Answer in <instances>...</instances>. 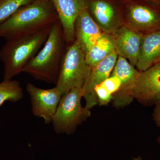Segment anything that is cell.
<instances>
[{
	"label": "cell",
	"mask_w": 160,
	"mask_h": 160,
	"mask_svg": "<svg viewBox=\"0 0 160 160\" xmlns=\"http://www.w3.org/2000/svg\"><path fill=\"white\" fill-rule=\"evenodd\" d=\"M118 57L117 53L114 52L91 68L82 87L83 98L86 101L85 106L88 109H91L98 104L95 88L111 75Z\"/></svg>",
	"instance_id": "obj_10"
},
{
	"label": "cell",
	"mask_w": 160,
	"mask_h": 160,
	"mask_svg": "<svg viewBox=\"0 0 160 160\" xmlns=\"http://www.w3.org/2000/svg\"><path fill=\"white\" fill-rule=\"evenodd\" d=\"M113 37L118 56L128 60L134 67L136 66L142 36L131 28L123 26L114 32Z\"/></svg>",
	"instance_id": "obj_11"
},
{
	"label": "cell",
	"mask_w": 160,
	"mask_h": 160,
	"mask_svg": "<svg viewBox=\"0 0 160 160\" xmlns=\"http://www.w3.org/2000/svg\"><path fill=\"white\" fill-rule=\"evenodd\" d=\"M140 72L128 60L118 56L111 74L120 79L121 86L118 91L113 95L111 102L116 109H123L130 105L134 99L133 90Z\"/></svg>",
	"instance_id": "obj_6"
},
{
	"label": "cell",
	"mask_w": 160,
	"mask_h": 160,
	"mask_svg": "<svg viewBox=\"0 0 160 160\" xmlns=\"http://www.w3.org/2000/svg\"><path fill=\"white\" fill-rule=\"evenodd\" d=\"M90 69L85 53L75 40L65 50L55 87L62 96L73 88L82 87Z\"/></svg>",
	"instance_id": "obj_5"
},
{
	"label": "cell",
	"mask_w": 160,
	"mask_h": 160,
	"mask_svg": "<svg viewBox=\"0 0 160 160\" xmlns=\"http://www.w3.org/2000/svg\"><path fill=\"white\" fill-rule=\"evenodd\" d=\"M160 57V31L142 36L136 67L142 71L153 65Z\"/></svg>",
	"instance_id": "obj_14"
},
{
	"label": "cell",
	"mask_w": 160,
	"mask_h": 160,
	"mask_svg": "<svg viewBox=\"0 0 160 160\" xmlns=\"http://www.w3.org/2000/svg\"><path fill=\"white\" fill-rule=\"evenodd\" d=\"M58 18L66 44L75 40V22L86 0H49Z\"/></svg>",
	"instance_id": "obj_9"
},
{
	"label": "cell",
	"mask_w": 160,
	"mask_h": 160,
	"mask_svg": "<svg viewBox=\"0 0 160 160\" xmlns=\"http://www.w3.org/2000/svg\"><path fill=\"white\" fill-rule=\"evenodd\" d=\"M26 89L30 97L33 115L43 118L46 125L51 123L62 97L60 92L55 86L43 89L29 82Z\"/></svg>",
	"instance_id": "obj_7"
},
{
	"label": "cell",
	"mask_w": 160,
	"mask_h": 160,
	"mask_svg": "<svg viewBox=\"0 0 160 160\" xmlns=\"http://www.w3.org/2000/svg\"><path fill=\"white\" fill-rule=\"evenodd\" d=\"M82 87L73 88L62 97L52 122L56 133L73 134L91 116L90 109L82 106Z\"/></svg>",
	"instance_id": "obj_4"
},
{
	"label": "cell",
	"mask_w": 160,
	"mask_h": 160,
	"mask_svg": "<svg viewBox=\"0 0 160 160\" xmlns=\"http://www.w3.org/2000/svg\"><path fill=\"white\" fill-rule=\"evenodd\" d=\"M115 51L113 36L103 32L94 46L85 53L86 63L92 68Z\"/></svg>",
	"instance_id": "obj_15"
},
{
	"label": "cell",
	"mask_w": 160,
	"mask_h": 160,
	"mask_svg": "<svg viewBox=\"0 0 160 160\" xmlns=\"http://www.w3.org/2000/svg\"><path fill=\"white\" fill-rule=\"evenodd\" d=\"M157 140L158 144L160 146V135L159 136H158L157 139Z\"/></svg>",
	"instance_id": "obj_22"
},
{
	"label": "cell",
	"mask_w": 160,
	"mask_h": 160,
	"mask_svg": "<svg viewBox=\"0 0 160 160\" xmlns=\"http://www.w3.org/2000/svg\"><path fill=\"white\" fill-rule=\"evenodd\" d=\"M87 2L88 10L100 29L107 33L114 31L116 13L111 3L104 0H92Z\"/></svg>",
	"instance_id": "obj_13"
},
{
	"label": "cell",
	"mask_w": 160,
	"mask_h": 160,
	"mask_svg": "<svg viewBox=\"0 0 160 160\" xmlns=\"http://www.w3.org/2000/svg\"><path fill=\"white\" fill-rule=\"evenodd\" d=\"M130 160H143L141 156H138L137 157L133 158Z\"/></svg>",
	"instance_id": "obj_21"
},
{
	"label": "cell",
	"mask_w": 160,
	"mask_h": 160,
	"mask_svg": "<svg viewBox=\"0 0 160 160\" xmlns=\"http://www.w3.org/2000/svg\"><path fill=\"white\" fill-rule=\"evenodd\" d=\"M58 18L49 0H35L0 24V38L8 40L52 26Z\"/></svg>",
	"instance_id": "obj_1"
},
{
	"label": "cell",
	"mask_w": 160,
	"mask_h": 160,
	"mask_svg": "<svg viewBox=\"0 0 160 160\" xmlns=\"http://www.w3.org/2000/svg\"><path fill=\"white\" fill-rule=\"evenodd\" d=\"M128 17L131 24L135 27L141 29L151 27L158 21L157 14L152 9L143 5L130 6Z\"/></svg>",
	"instance_id": "obj_16"
},
{
	"label": "cell",
	"mask_w": 160,
	"mask_h": 160,
	"mask_svg": "<svg viewBox=\"0 0 160 160\" xmlns=\"http://www.w3.org/2000/svg\"><path fill=\"white\" fill-rule=\"evenodd\" d=\"M99 85L106 93L113 97V95L120 89L121 82L117 77L111 75L108 78Z\"/></svg>",
	"instance_id": "obj_19"
},
{
	"label": "cell",
	"mask_w": 160,
	"mask_h": 160,
	"mask_svg": "<svg viewBox=\"0 0 160 160\" xmlns=\"http://www.w3.org/2000/svg\"><path fill=\"white\" fill-rule=\"evenodd\" d=\"M52 26L6 40L0 50V61L4 66L3 80H11L22 72L46 42Z\"/></svg>",
	"instance_id": "obj_3"
},
{
	"label": "cell",
	"mask_w": 160,
	"mask_h": 160,
	"mask_svg": "<svg viewBox=\"0 0 160 160\" xmlns=\"http://www.w3.org/2000/svg\"><path fill=\"white\" fill-rule=\"evenodd\" d=\"M152 117L155 125L160 128V99L155 105Z\"/></svg>",
	"instance_id": "obj_20"
},
{
	"label": "cell",
	"mask_w": 160,
	"mask_h": 160,
	"mask_svg": "<svg viewBox=\"0 0 160 160\" xmlns=\"http://www.w3.org/2000/svg\"><path fill=\"white\" fill-rule=\"evenodd\" d=\"M102 34L101 29L86 5L80 12L75 22V40L85 54L94 46Z\"/></svg>",
	"instance_id": "obj_12"
},
{
	"label": "cell",
	"mask_w": 160,
	"mask_h": 160,
	"mask_svg": "<svg viewBox=\"0 0 160 160\" xmlns=\"http://www.w3.org/2000/svg\"><path fill=\"white\" fill-rule=\"evenodd\" d=\"M23 97V89L18 81L3 80L0 82V107L6 102H16Z\"/></svg>",
	"instance_id": "obj_17"
},
{
	"label": "cell",
	"mask_w": 160,
	"mask_h": 160,
	"mask_svg": "<svg viewBox=\"0 0 160 160\" xmlns=\"http://www.w3.org/2000/svg\"><path fill=\"white\" fill-rule=\"evenodd\" d=\"M35 0H0V24L23 6Z\"/></svg>",
	"instance_id": "obj_18"
},
{
	"label": "cell",
	"mask_w": 160,
	"mask_h": 160,
	"mask_svg": "<svg viewBox=\"0 0 160 160\" xmlns=\"http://www.w3.org/2000/svg\"><path fill=\"white\" fill-rule=\"evenodd\" d=\"M133 93L134 99L143 106H155L160 99V62L140 72Z\"/></svg>",
	"instance_id": "obj_8"
},
{
	"label": "cell",
	"mask_w": 160,
	"mask_h": 160,
	"mask_svg": "<svg viewBox=\"0 0 160 160\" xmlns=\"http://www.w3.org/2000/svg\"><path fill=\"white\" fill-rule=\"evenodd\" d=\"M160 62V57L159 58H158V59H157L156 61L155 62V63H156L158 62ZM154 63V64H155Z\"/></svg>",
	"instance_id": "obj_23"
},
{
	"label": "cell",
	"mask_w": 160,
	"mask_h": 160,
	"mask_svg": "<svg viewBox=\"0 0 160 160\" xmlns=\"http://www.w3.org/2000/svg\"><path fill=\"white\" fill-rule=\"evenodd\" d=\"M62 28L58 20L51 27L42 48L26 64L22 72L35 79L56 84L65 50Z\"/></svg>",
	"instance_id": "obj_2"
}]
</instances>
